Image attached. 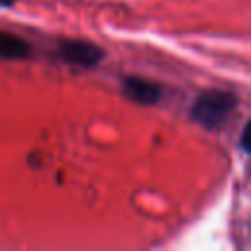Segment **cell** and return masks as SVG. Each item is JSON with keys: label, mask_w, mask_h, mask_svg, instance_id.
I'll list each match as a JSON object with an SVG mask.
<instances>
[{"label": "cell", "mask_w": 251, "mask_h": 251, "mask_svg": "<svg viewBox=\"0 0 251 251\" xmlns=\"http://www.w3.org/2000/svg\"><path fill=\"white\" fill-rule=\"evenodd\" d=\"M14 4V0H0V6L2 8H6V6H12Z\"/></svg>", "instance_id": "8992f818"}, {"label": "cell", "mask_w": 251, "mask_h": 251, "mask_svg": "<svg viewBox=\"0 0 251 251\" xmlns=\"http://www.w3.org/2000/svg\"><path fill=\"white\" fill-rule=\"evenodd\" d=\"M247 133H249V124H245V126H243L241 135H239V143H241V147H243V151H245V153L249 151V139H247Z\"/></svg>", "instance_id": "5b68a950"}, {"label": "cell", "mask_w": 251, "mask_h": 251, "mask_svg": "<svg viewBox=\"0 0 251 251\" xmlns=\"http://www.w3.org/2000/svg\"><path fill=\"white\" fill-rule=\"evenodd\" d=\"M122 90L129 100H133L141 106L157 104L161 100V94H163V90L157 82H153L149 78H143V76H124Z\"/></svg>", "instance_id": "3957f363"}, {"label": "cell", "mask_w": 251, "mask_h": 251, "mask_svg": "<svg viewBox=\"0 0 251 251\" xmlns=\"http://www.w3.org/2000/svg\"><path fill=\"white\" fill-rule=\"evenodd\" d=\"M31 53V45L10 31H0V59H8V61H20V59H27Z\"/></svg>", "instance_id": "277c9868"}, {"label": "cell", "mask_w": 251, "mask_h": 251, "mask_svg": "<svg viewBox=\"0 0 251 251\" xmlns=\"http://www.w3.org/2000/svg\"><path fill=\"white\" fill-rule=\"evenodd\" d=\"M57 53L61 61L82 69H92L106 57V51L100 45L86 39H63L57 47Z\"/></svg>", "instance_id": "7a4b0ae2"}, {"label": "cell", "mask_w": 251, "mask_h": 251, "mask_svg": "<svg viewBox=\"0 0 251 251\" xmlns=\"http://www.w3.org/2000/svg\"><path fill=\"white\" fill-rule=\"evenodd\" d=\"M239 100L237 94L231 90H222V88H208L200 92L190 108V118L196 122L200 127L218 131L226 126L233 110L237 108Z\"/></svg>", "instance_id": "6da1fadb"}]
</instances>
